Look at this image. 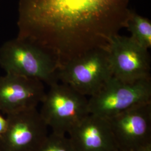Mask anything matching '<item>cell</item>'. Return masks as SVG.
Wrapping results in <instances>:
<instances>
[{
  "label": "cell",
  "instance_id": "cell-1",
  "mask_svg": "<svg viewBox=\"0 0 151 151\" xmlns=\"http://www.w3.org/2000/svg\"><path fill=\"white\" fill-rule=\"evenodd\" d=\"M130 2L19 0L17 37L45 49L60 67L88 51L105 48L125 27Z\"/></svg>",
  "mask_w": 151,
  "mask_h": 151
},
{
  "label": "cell",
  "instance_id": "cell-2",
  "mask_svg": "<svg viewBox=\"0 0 151 151\" xmlns=\"http://www.w3.org/2000/svg\"><path fill=\"white\" fill-rule=\"evenodd\" d=\"M0 66L6 73L37 79L51 86L59 82V65L45 49L27 39H11L0 47Z\"/></svg>",
  "mask_w": 151,
  "mask_h": 151
},
{
  "label": "cell",
  "instance_id": "cell-3",
  "mask_svg": "<svg viewBox=\"0 0 151 151\" xmlns=\"http://www.w3.org/2000/svg\"><path fill=\"white\" fill-rule=\"evenodd\" d=\"M49 87L39 113L52 133L66 135L90 114L88 99L60 82Z\"/></svg>",
  "mask_w": 151,
  "mask_h": 151
},
{
  "label": "cell",
  "instance_id": "cell-4",
  "mask_svg": "<svg viewBox=\"0 0 151 151\" xmlns=\"http://www.w3.org/2000/svg\"><path fill=\"white\" fill-rule=\"evenodd\" d=\"M113 76L105 48L88 51L59 67L58 81L86 96L97 93Z\"/></svg>",
  "mask_w": 151,
  "mask_h": 151
},
{
  "label": "cell",
  "instance_id": "cell-5",
  "mask_svg": "<svg viewBox=\"0 0 151 151\" xmlns=\"http://www.w3.org/2000/svg\"><path fill=\"white\" fill-rule=\"evenodd\" d=\"M151 101V80L125 82L112 76L88 99L89 113L108 119L140 103Z\"/></svg>",
  "mask_w": 151,
  "mask_h": 151
},
{
  "label": "cell",
  "instance_id": "cell-6",
  "mask_svg": "<svg viewBox=\"0 0 151 151\" xmlns=\"http://www.w3.org/2000/svg\"><path fill=\"white\" fill-rule=\"evenodd\" d=\"M113 76L125 82L151 78V60L148 50L131 37L117 34L105 48Z\"/></svg>",
  "mask_w": 151,
  "mask_h": 151
},
{
  "label": "cell",
  "instance_id": "cell-7",
  "mask_svg": "<svg viewBox=\"0 0 151 151\" xmlns=\"http://www.w3.org/2000/svg\"><path fill=\"white\" fill-rule=\"evenodd\" d=\"M8 125L0 135V151H35L48 135L37 108L7 115Z\"/></svg>",
  "mask_w": 151,
  "mask_h": 151
},
{
  "label": "cell",
  "instance_id": "cell-8",
  "mask_svg": "<svg viewBox=\"0 0 151 151\" xmlns=\"http://www.w3.org/2000/svg\"><path fill=\"white\" fill-rule=\"evenodd\" d=\"M107 120L119 151H135L151 143V101L135 105Z\"/></svg>",
  "mask_w": 151,
  "mask_h": 151
},
{
  "label": "cell",
  "instance_id": "cell-9",
  "mask_svg": "<svg viewBox=\"0 0 151 151\" xmlns=\"http://www.w3.org/2000/svg\"><path fill=\"white\" fill-rule=\"evenodd\" d=\"M37 79L6 73L0 77V111L6 115L36 108L45 96Z\"/></svg>",
  "mask_w": 151,
  "mask_h": 151
},
{
  "label": "cell",
  "instance_id": "cell-10",
  "mask_svg": "<svg viewBox=\"0 0 151 151\" xmlns=\"http://www.w3.org/2000/svg\"><path fill=\"white\" fill-rule=\"evenodd\" d=\"M68 134L75 151H119L108 120L91 114Z\"/></svg>",
  "mask_w": 151,
  "mask_h": 151
},
{
  "label": "cell",
  "instance_id": "cell-11",
  "mask_svg": "<svg viewBox=\"0 0 151 151\" xmlns=\"http://www.w3.org/2000/svg\"><path fill=\"white\" fill-rule=\"evenodd\" d=\"M131 33V38L142 47L149 50L151 48V22L130 10L125 22V27Z\"/></svg>",
  "mask_w": 151,
  "mask_h": 151
},
{
  "label": "cell",
  "instance_id": "cell-12",
  "mask_svg": "<svg viewBox=\"0 0 151 151\" xmlns=\"http://www.w3.org/2000/svg\"><path fill=\"white\" fill-rule=\"evenodd\" d=\"M35 151H75L68 137L52 132Z\"/></svg>",
  "mask_w": 151,
  "mask_h": 151
},
{
  "label": "cell",
  "instance_id": "cell-13",
  "mask_svg": "<svg viewBox=\"0 0 151 151\" xmlns=\"http://www.w3.org/2000/svg\"><path fill=\"white\" fill-rule=\"evenodd\" d=\"M8 125V121L7 118H5L1 114L0 111V135L5 132Z\"/></svg>",
  "mask_w": 151,
  "mask_h": 151
},
{
  "label": "cell",
  "instance_id": "cell-14",
  "mask_svg": "<svg viewBox=\"0 0 151 151\" xmlns=\"http://www.w3.org/2000/svg\"><path fill=\"white\" fill-rule=\"evenodd\" d=\"M135 151H151V143H148L140 146Z\"/></svg>",
  "mask_w": 151,
  "mask_h": 151
}]
</instances>
